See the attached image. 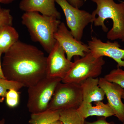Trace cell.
Listing matches in <instances>:
<instances>
[{"label": "cell", "mask_w": 124, "mask_h": 124, "mask_svg": "<svg viewBox=\"0 0 124 124\" xmlns=\"http://www.w3.org/2000/svg\"><path fill=\"white\" fill-rule=\"evenodd\" d=\"M4 54L2 67L6 79L28 88L46 77L47 57L36 46L19 40Z\"/></svg>", "instance_id": "cell-1"}, {"label": "cell", "mask_w": 124, "mask_h": 124, "mask_svg": "<svg viewBox=\"0 0 124 124\" xmlns=\"http://www.w3.org/2000/svg\"><path fill=\"white\" fill-rule=\"evenodd\" d=\"M97 5L92 15L95 26H101L107 32V37L111 41L124 42V1L119 4L113 0H91Z\"/></svg>", "instance_id": "cell-2"}, {"label": "cell", "mask_w": 124, "mask_h": 124, "mask_svg": "<svg viewBox=\"0 0 124 124\" xmlns=\"http://www.w3.org/2000/svg\"><path fill=\"white\" fill-rule=\"evenodd\" d=\"M61 23L55 17L36 12H24L22 16V23L27 29L31 39L38 42L48 54L56 43L54 34Z\"/></svg>", "instance_id": "cell-3"}, {"label": "cell", "mask_w": 124, "mask_h": 124, "mask_svg": "<svg viewBox=\"0 0 124 124\" xmlns=\"http://www.w3.org/2000/svg\"><path fill=\"white\" fill-rule=\"evenodd\" d=\"M75 56L70 70L62 80L63 83L80 84L90 78H97L101 75L105 64L103 57L96 58L91 53L84 57Z\"/></svg>", "instance_id": "cell-4"}, {"label": "cell", "mask_w": 124, "mask_h": 124, "mask_svg": "<svg viewBox=\"0 0 124 124\" xmlns=\"http://www.w3.org/2000/svg\"><path fill=\"white\" fill-rule=\"evenodd\" d=\"M62 80L58 78L46 77L28 88L27 106L29 111L35 113L46 110L55 89Z\"/></svg>", "instance_id": "cell-5"}, {"label": "cell", "mask_w": 124, "mask_h": 124, "mask_svg": "<svg viewBox=\"0 0 124 124\" xmlns=\"http://www.w3.org/2000/svg\"><path fill=\"white\" fill-rule=\"evenodd\" d=\"M83 101L80 85L62 81L56 87L47 110L62 111L77 109Z\"/></svg>", "instance_id": "cell-6"}, {"label": "cell", "mask_w": 124, "mask_h": 124, "mask_svg": "<svg viewBox=\"0 0 124 124\" xmlns=\"http://www.w3.org/2000/svg\"><path fill=\"white\" fill-rule=\"evenodd\" d=\"M64 13L67 26L76 39L81 41L85 27L95 20L87 11L73 7L67 0H55Z\"/></svg>", "instance_id": "cell-7"}, {"label": "cell", "mask_w": 124, "mask_h": 124, "mask_svg": "<svg viewBox=\"0 0 124 124\" xmlns=\"http://www.w3.org/2000/svg\"><path fill=\"white\" fill-rule=\"evenodd\" d=\"M54 37L56 41L64 50L67 58L70 61H71L72 58L75 56L84 57L90 53L88 45L76 39L64 23L61 22L59 24Z\"/></svg>", "instance_id": "cell-8"}, {"label": "cell", "mask_w": 124, "mask_h": 124, "mask_svg": "<svg viewBox=\"0 0 124 124\" xmlns=\"http://www.w3.org/2000/svg\"><path fill=\"white\" fill-rule=\"evenodd\" d=\"M46 58V77L63 79L70 69L73 62L68 59L64 50L56 41Z\"/></svg>", "instance_id": "cell-9"}, {"label": "cell", "mask_w": 124, "mask_h": 124, "mask_svg": "<svg viewBox=\"0 0 124 124\" xmlns=\"http://www.w3.org/2000/svg\"><path fill=\"white\" fill-rule=\"evenodd\" d=\"M88 46L90 52L96 58L108 57L112 59L117 63V68H124V49L121 48L117 41L106 42L100 39L93 37L88 42Z\"/></svg>", "instance_id": "cell-10"}, {"label": "cell", "mask_w": 124, "mask_h": 124, "mask_svg": "<svg viewBox=\"0 0 124 124\" xmlns=\"http://www.w3.org/2000/svg\"><path fill=\"white\" fill-rule=\"evenodd\" d=\"M99 85L104 91L108 104L113 111L114 116L124 123V103L122 100L124 89L119 85L107 80L104 77L99 79Z\"/></svg>", "instance_id": "cell-11"}, {"label": "cell", "mask_w": 124, "mask_h": 124, "mask_svg": "<svg viewBox=\"0 0 124 124\" xmlns=\"http://www.w3.org/2000/svg\"><path fill=\"white\" fill-rule=\"evenodd\" d=\"M55 0H22L19 8L24 12H38L60 19L61 14L55 7Z\"/></svg>", "instance_id": "cell-12"}, {"label": "cell", "mask_w": 124, "mask_h": 124, "mask_svg": "<svg viewBox=\"0 0 124 124\" xmlns=\"http://www.w3.org/2000/svg\"><path fill=\"white\" fill-rule=\"evenodd\" d=\"M83 101L92 103L93 102L102 101L105 94L99 86V79L90 78L80 84Z\"/></svg>", "instance_id": "cell-13"}, {"label": "cell", "mask_w": 124, "mask_h": 124, "mask_svg": "<svg viewBox=\"0 0 124 124\" xmlns=\"http://www.w3.org/2000/svg\"><path fill=\"white\" fill-rule=\"evenodd\" d=\"M95 105L92 103L83 101L79 107L77 109L80 115L85 119L90 116H101L107 118L114 116L111 108L108 104L102 101L94 102Z\"/></svg>", "instance_id": "cell-14"}, {"label": "cell", "mask_w": 124, "mask_h": 124, "mask_svg": "<svg viewBox=\"0 0 124 124\" xmlns=\"http://www.w3.org/2000/svg\"><path fill=\"white\" fill-rule=\"evenodd\" d=\"M19 34L12 25L0 28V52L6 53L19 40Z\"/></svg>", "instance_id": "cell-15"}, {"label": "cell", "mask_w": 124, "mask_h": 124, "mask_svg": "<svg viewBox=\"0 0 124 124\" xmlns=\"http://www.w3.org/2000/svg\"><path fill=\"white\" fill-rule=\"evenodd\" d=\"M60 111L47 110L38 113H31L30 124H50L59 120Z\"/></svg>", "instance_id": "cell-16"}, {"label": "cell", "mask_w": 124, "mask_h": 124, "mask_svg": "<svg viewBox=\"0 0 124 124\" xmlns=\"http://www.w3.org/2000/svg\"><path fill=\"white\" fill-rule=\"evenodd\" d=\"M62 124H85V119L81 116L77 109L60 111L59 119Z\"/></svg>", "instance_id": "cell-17"}, {"label": "cell", "mask_w": 124, "mask_h": 124, "mask_svg": "<svg viewBox=\"0 0 124 124\" xmlns=\"http://www.w3.org/2000/svg\"><path fill=\"white\" fill-rule=\"evenodd\" d=\"M24 87L20 83L6 79L0 78V97L4 99L7 92L10 89H14L18 91Z\"/></svg>", "instance_id": "cell-18"}, {"label": "cell", "mask_w": 124, "mask_h": 124, "mask_svg": "<svg viewBox=\"0 0 124 124\" xmlns=\"http://www.w3.org/2000/svg\"><path fill=\"white\" fill-rule=\"evenodd\" d=\"M104 78L110 82L119 85L124 89V70L120 68L113 69L104 76Z\"/></svg>", "instance_id": "cell-19"}, {"label": "cell", "mask_w": 124, "mask_h": 124, "mask_svg": "<svg viewBox=\"0 0 124 124\" xmlns=\"http://www.w3.org/2000/svg\"><path fill=\"white\" fill-rule=\"evenodd\" d=\"M20 93L15 89H10L6 97V103L9 107L14 108L17 106L20 102Z\"/></svg>", "instance_id": "cell-20"}, {"label": "cell", "mask_w": 124, "mask_h": 124, "mask_svg": "<svg viewBox=\"0 0 124 124\" xmlns=\"http://www.w3.org/2000/svg\"><path fill=\"white\" fill-rule=\"evenodd\" d=\"M13 19L10 10L0 6V28L5 25H12Z\"/></svg>", "instance_id": "cell-21"}, {"label": "cell", "mask_w": 124, "mask_h": 124, "mask_svg": "<svg viewBox=\"0 0 124 124\" xmlns=\"http://www.w3.org/2000/svg\"><path fill=\"white\" fill-rule=\"evenodd\" d=\"M85 124H116L113 122H108L107 121L105 117H101L97 120L93 122L85 121Z\"/></svg>", "instance_id": "cell-22"}, {"label": "cell", "mask_w": 124, "mask_h": 124, "mask_svg": "<svg viewBox=\"0 0 124 124\" xmlns=\"http://www.w3.org/2000/svg\"><path fill=\"white\" fill-rule=\"evenodd\" d=\"M70 4L73 7L79 9L84 5V1L83 0H67Z\"/></svg>", "instance_id": "cell-23"}, {"label": "cell", "mask_w": 124, "mask_h": 124, "mask_svg": "<svg viewBox=\"0 0 124 124\" xmlns=\"http://www.w3.org/2000/svg\"><path fill=\"white\" fill-rule=\"evenodd\" d=\"M2 54L0 52V78L6 79L4 73H3V70H2V63H1V57Z\"/></svg>", "instance_id": "cell-24"}, {"label": "cell", "mask_w": 124, "mask_h": 124, "mask_svg": "<svg viewBox=\"0 0 124 124\" xmlns=\"http://www.w3.org/2000/svg\"><path fill=\"white\" fill-rule=\"evenodd\" d=\"M15 0H0V4H8Z\"/></svg>", "instance_id": "cell-25"}, {"label": "cell", "mask_w": 124, "mask_h": 124, "mask_svg": "<svg viewBox=\"0 0 124 124\" xmlns=\"http://www.w3.org/2000/svg\"><path fill=\"white\" fill-rule=\"evenodd\" d=\"M50 124H62L60 120H59L54 121V122L50 123Z\"/></svg>", "instance_id": "cell-26"}, {"label": "cell", "mask_w": 124, "mask_h": 124, "mask_svg": "<svg viewBox=\"0 0 124 124\" xmlns=\"http://www.w3.org/2000/svg\"><path fill=\"white\" fill-rule=\"evenodd\" d=\"M0 124H5V119H2L0 120Z\"/></svg>", "instance_id": "cell-27"}, {"label": "cell", "mask_w": 124, "mask_h": 124, "mask_svg": "<svg viewBox=\"0 0 124 124\" xmlns=\"http://www.w3.org/2000/svg\"><path fill=\"white\" fill-rule=\"evenodd\" d=\"M122 99H124V89L123 90V92H122ZM123 124H124V123H123Z\"/></svg>", "instance_id": "cell-28"}]
</instances>
